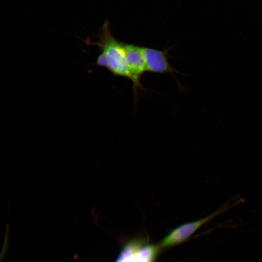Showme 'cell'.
Returning a JSON list of instances; mask_svg holds the SVG:
<instances>
[{
    "instance_id": "3957f363",
    "label": "cell",
    "mask_w": 262,
    "mask_h": 262,
    "mask_svg": "<svg viewBox=\"0 0 262 262\" xmlns=\"http://www.w3.org/2000/svg\"><path fill=\"white\" fill-rule=\"evenodd\" d=\"M124 48L128 79L132 82L134 98L136 102L138 90L144 89L141 84V80L142 75L147 72L145 64L139 46L124 43Z\"/></svg>"
},
{
    "instance_id": "277c9868",
    "label": "cell",
    "mask_w": 262,
    "mask_h": 262,
    "mask_svg": "<svg viewBox=\"0 0 262 262\" xmlns=\"http://www.w3.org/2000/svg\"><path fill=\"white\" fill-rule=\"evenodd\" d=\"M141 52L145 64L146 71L154 73H178L168 61L167 54L169 49L158 50L148 47H140Z\"/></svg>"
},
{
    "instance_id": "7a4b0ae2",
    "label": "cell",
    "mask_w": 262,
    "mask_h": 262,
    "mask_svg": "<svg viewBox=\"0 0 262 262\" xmlns=\"http://www.w3.org/2000/svg\"><path fill=\"white\" fill-rule=\"evenodd\" d=\"M233 200L223 204L206 217L181 224L175 228L156 246L158 250L172 247L186 241L201 227L244 201L243 198L237 199L235 201Z\"/></svg>"
},
{
    "instance_id": "6da1fadb",
    "label": "cell",
    "mask_w": 262,
    "mask_h": 262,
    "mask_svg": "<svg viewBox=\"0 0 262 262\" xmlns=\"http://www.w3.org/2000/svg\"><path fill=\"white\" fill-rule=\"evenodd\" d=\"M99 33L97 41L86 40L87 44L95 45L99 48L100 53L96 64L105 68L115 76L128 78L124 43L112 35L108 20L104 22Z\"/></svg>"
}]
</instances>
